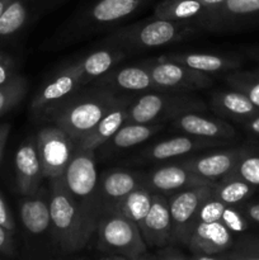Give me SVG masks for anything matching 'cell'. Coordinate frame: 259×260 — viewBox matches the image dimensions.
<instances>
[{"mask_svg": "<svg viewBox=\"0 0 259 260\" xmlns=\"http://www.w3.org/2000/svg\"><path fill=\"white\" fill-rule=\"evenodd\" d=\"M243 127L249 135H251V136L254 137H258L259 139V112L255 114V116L251 117L250 119L244 122Z\"/></svg>", "mask_w": 259, "mask_h": 260, "instance_id": "b9f144b4", "label": "cell"}, {"mask_svg": "<svg viewBox=\"0 0 259 260\" xmlns=\"http://www.w3.org/2000/svg\"><path fill=\"white\" fill-rule=\"evenodd\" d=\"M150 2L151 0H95L76 15L70 30L80 35L107 28L131 17Z\"/></svg>", "mask_w": 259, "mask_h": 260, "instance_id": "ba28073f", "label": "cell"}, {"mask_svg": "<svg viewBox=\"0 0 259 260\" xmlns=\"http://www.w3.org/2000/svg\"><path fill=\"white\" fill-rule=\"evenodd\" d=\"M140 184L139 175L124 169L107 170L99 179V200L102 213L104 211L118 210L127 194Z\"/></svg>", "mask_w": 259, "mask_h": 260, "instance_id": "ffe728a7", "label": "cell"}, {"mask_svg": "<svg viewBox=\"0 0 259 260\" xmlns=\"http://www.w3.org/2000/svg\"><path fill=\"white\" fill-rule=\"evenodd\" d=\"M130 260H152V259H149V258H146V256H144V255H140V256H137V258L130 259Z\"/></svg>", "mask_w": 259, "mask_h": 260, "instance_id": "681fc988", "label": "cell"}, {"mask_svg": "<svg viewBox=\"0 0 259 260\" xmlns=\"http://www.w3.org/2000/svg\"><path fill=\"white\" fill-rule=\"evenodd\" d=\"M211 107L220 116L243 124L259 112L245 94L231 89L217 90L211 96Z\"/></svg>", "mask_w": 259, "mask_h": 260, "instance_id": "d4e9b609", "label": "cell"}, {"mask_svg": "<svg viewBox=\"0 0 259 260\" xmlns=\"http://www.w3.org/2000/svg\"><path fill=\"white\" fill-rule=\"evenodd\" d=\"M101 84L108 86L107 89L124 91H137V93H149L156 91L150 71L142 62L137 65L124 66V68L112 69L109 73L102 76Z\"/></svg>", "mask_w": 259, "mask_h": 260, "instance_id": "cb8c5ba5", "label": "cell"}, {"mask_svg": "<svg viewBox=\"0 0 259 260\" xmlns=\"http://www.w3.org/2000/svg\"><path fill=\"white\" fill-rule=\"evenodd\" d=\"M189 260H221L220 258H215L213 255H206V254H195L190 256Z\"/></svg>", "mask_w": 259, "mask_h": 260, "instance_id": "bcb514c9", "label": "cell"}, {"mask_svg": "<svg viewBox=\"0 0 259 260\" xmlns=\"http://www.w3.org/2000/svg\"><path fill=\"white\" fill-rule=\"evenodd\" d=\"M202 32L197 24L187 20H167L154 18L136 22L117 29L103 41L106 47L124 51H140L163 47L188 40Z\"/></svg>", "mask_w": 259, "mask_h": 260, "instance_id": "7a4b0ae2", "label": "cell"}, {"mask_svg": "<svg viewBox=\"0 0 259 260\" xmlns=\"http://www.w3.org/2000/svg\"><path fill=\"white\" fill-rule=\"evenodd\" d=\"M156 260H189L184 258L183 255H180L178 251L172 250V249H164L161 253L157 254Z\"/></svg>", "mask_w": 259, "mask_h": 260, "instance_id": "7bdbcfd3", "label": "cell"}, {"mask_svg": "<svg viewBox=\"0 0 259 260\" xmlns=\"http://www.w3.org/2000/svg\"><path fill=\"white\" fill-rule=\"evenodd\" d=\"M230 177L239 178L254 187H259V145H245L243 155Z\"/></svg>", "mask_w": 259, "mask_h": 260, "instance_id": "f546056e", "label": "cell"}, {"mask_svg": "<svg viewBox=\"0 0 259 260\" xmlns=\"http://www.w3.org/2000/svg\"><path fill=\"white\" fill-rule=\"evenodd\" d=\"M239 207L249 221L259 225V202H251L248 200L246 202L241 203Z\"/></svg>", "mask_w": 259, "mask_h": 260, "instance_id": "f35d334b", "label": "cell"}, {"mask_svg": "<svg viewBox=\"0 0 259 260\" xmlns=\"http://www.w3.org/2000/svg\"><path fill=\"white\" fill-rule=\"evenodd\" d=\"M212 184L196 185L170 196L168 205L172 217V243L184 244L187 240L201 206L212 194Z\"/></svg>", "mask_w": 259, "mask_h": 260, "instance_id": "30bf717a", "label": "cell"}, {"mask_svg": "<svg viewBox=\"0 0 259 260\" xmlns=\"http://www.w3.org/2000/svg\"><path fill=\"white\" fill-rule=\"evenodd\" d=\"M164 123H124L107 144L114 150L137 146L161 131Z\"/></svg>", "mask_w": 259, "mask_h": 260, "instance_id": "4316f807", "label": "cell"}, {"mask_svg": "<svg viewBox=\"0 0 259 260\" xmlns=\"http://www.w3.org/2000/svg\"><path fill=\"white\" fill-rule=\"evenodd\" d=\"M0 225L7 229V230H9L12 234H14L15 230H17L14 217H13L12 212H10L9 207H8L2 193H0Z\"/></svg>", "mask_w": 259, "mask_h": 260, "instance_id": "8d00e7d4", "label": "cell"}, {"mask_svg": "<svg viewBox=\"0 0 259 260\" xmlns=\"http://www.w3.org/2000/svg\"><path fill=\"white\" fill-rule=\"evenodd\" d=\"M220 222L233 234H243L249 229V220L239 206H226Z\"/></svg>", "mask_w": 259, "mask_h": 260, "instance_id": "d6a6232c", "label": "cell"}, {"mask_svg": "<svg viewBox=\"0 0 259 260\" xmlns=\"http://www.w3.org/2000/svg\"><path fill=\"white\" fill-rule=\"evenodd\" d=\"M28 83L22 75H17L9 83L0 86V117L12 111L24 99Z\"/></svg>", "mask_w": 259, "mask_h": 260, "instance_id": "1f68e13d", "label": "cell"}, {"mask_svg": "<svg viewBox=\"0 0 259 260\" xmlns=\"http://www.w3.org/2000/svg\"><path fill=\"white\" fill-rule=\"evenodd\" d=\"M235 249L259 255V238H255V236H246V238H243L239 241L238 245L235 246Z\"/></svg>", "mask_w": 259, "mask_h": 260, "instance_id": "74e56055", "label": "cell"}, {"mask_svg": "<svg viewBox=\"0 0 259 260\" xmlns=\"http://www.w3.org/2000/svg\"><path fill=\"white\" fill-rule=\"evenodd\" d=\"M140 231L145 244L150 248H163L172 243V217L168 198L159 193H152V205Z\"/></svg>", "mask_w": 259, "mask_h": 260, "instance_id": "ac0fdd59", "label": "cell"}, {"mask_svg": "<svg viewBox=\"0 0 259 260\" xmlns=\"http://www.w3.org/2000/svg\"><path fill=\"white\" fill-rule=\"evenodd\" d=\"M10 131H12V123H9V122L0 123V161H2V157L4 155V150L5 146H7L8 139H9Z\"/></svg>", "mask_w": 259, "mask_h": 260, "instance_id": "60d3db41", "label": "cell"}, {"mask_svg": "<svg viewBox=\"0 0 259 260\" xmlns=\"http://www.w3.org/2000/svg\"><path fill=\"white\" fill-rule=\"evenodd\" d=\"M15 185L22 196H32L40 189L43 179L42 164L35 139L22 142L14 157Z\"/></svg>", "mask_w": 259, "mask_h": 260, "instance_id": "5bb4252c", "label": "cell"}, {"mask_svg": "<svg viewBox=\"0 0 259 260\" xmlns=\"http://www.w3.org/2000/svg\"><path fill=\"white\" fill-rule=\"evenodd\" d=\"M122 98L111 89H95L83 94H73L48 111L56 126L76 144L90 134Z\"/></svg>", "mask_w": 259, "mask_h": 260, "instance_id": "6da1fadb", "label": "cell"}, {"mask_svg": "<svg viewBox=\"0 0 259 260\" xmlns=\"http://www.w3.org/2000/svg\"><path fill=\"white\" fill-rule=\"evenodd\" d=\"M173 127L190 136L221 140L230 142L236 137V129L222 119L202 116L201 113H185L173 119Z\"/></svg>", "mask_w": 259, "mask_h": 260, "instance_id": "d6986e66", "label": "cell"}, {"mask_svg": "<svg viewBox=\"0 0 259 260\" xmlns=\"http://www.w3.org/2000/svg\"><path fill=\"white\" fill-rule=\"evenodd\" d=\"M80 86H83V80L75 62L69 63L56 71L55 75L41 88L33 98L30 108L33 112L48 111L75 94Z\"/></svg>", "mask_w": 259, "mask_h": 260, "instance_id": "4fadbf2b", "label": "cell"}, {"mask_svg": "<svg viewBox=\"0 0 259 260\" xmlns=\"http://www.w3.org/2000/svg\"><path fill=\"white\" fill-rule=\"evenodd\" d=\"M126 57V52L114 47H106L93 51L74 61L83 80V85L102 78L112 70L119 61Z\"/></svg>", "mask_w": 259, "mask_h": 260, "instance_id": "484cf974", "label": "cell"}, {"mask_svg": "<svg viewBox=\"0 0 259 260\" xmlns=\"http://www.w3.org/2000/svg\"><path fill=\"white\" fill-rule=\"evenodd\" d=\"M201 30L238 32L259 25V0H225L195 22Z\"/></svg>", "mask_w": 259, "mask_h": 260, "instance_id": "52a82bcc", "label": "cell"}, {"mask_svg": "<svg viewBox=\"0 0 259 260\" xmlns=\"http://www.w3.org/2000/svg\"><path fill=\"white\" fill-rule=\"evenodd\" d=\"M226 208L225 203L216 200L212 194L202 203L200 211L196 217V223L197 222H216L221 220L223 210ZM195 223V225H196Z\"/></svg>", "mask_w": 259, "mask_h": 260, "instance_id": "836d02e7", "label": "cell"}, {"mask_svg": "<svg viewBox=\"0 0 259 260\" xmlns=\"http://www.w3.org/2000/svg\"><path fill=\"white\" fill-rule=\"evenodd\" d=\"M101 260H130L128 258H124V256H121V255H109V256H106V258L101 259Z\"/></svg>", "mask_w": 259, "mask_h": 260, "instance_id": "7dc6e473", "label": "cell"}, {"mask_svg": "<svg viewBox=\"0 0 259 260\" xmlns=\"http://www.w3.org/2000/svg\"><path fill=\"white\" fill-rule=\"evenodd\" d=\"M61 177L70 194L85 216L86 221L95 230L101 217L102 207L94 151L75 146L70 162Z\"/></svg>", "mask_w": 259, "mask_h": 260, "instance_id": "5b68a950", "label": "cell"}, {"mask_svg": "<svg viewBox=\"0 0 259 260\" xmlns=\"http://www.w3.org/2000/svg\"><path fill=\"white\" fill-rule=\"evenodd\" d=\"M14 234L10 233L5 228L0 225V254L5 256L15 255V241Z\"/></svg>", "mask_w": 259, "mask_h": 260, "instance_id": "d590c367", "label": "cell"}, {"mask_svg": "<svg viewBox=\"0 0 259 260\" xmlns=\"http://www.w3.org/2000/svg\"><path fill=\"white\" fill-rule=\"evenodd\" d=\"M218 258L221 260H259V255L255 254L246 253V251L234 249V250H228L225 253L218 254Z\"/></svg>", "mask_w": 259, "mask_h": 260, "instance_id": "ab89813d", "label": "cell"}, {"mask_svg": "<svg viewBox=\"0 0 259 260\" xmlns=\"http://www.w3.org/2000/svg\"><path fill=\"white\" fill-rule=\"evenodd\" d=\"M149 69L156 91H193L212 84L210 74L193 70L173 61L156 57L142 61Z\"/></svg>", "mask_w": 259, "mask_h": 260, "instance_id": "9c48e42d", "label": "cell"}, {"mask_svg": "<svg viewBox=\"0 0 259 260\" xmlns=\"http://www.w3.org/2000/svg\"><path fill=\"white\" fill-rule=\"evenodd\" d=\"M256 187L239 179L225 175L212 184V196L226 206H240L255 193Z\"/></svg>", "mask_w": 259, "mask_h": 260, "instance_id": "83f0119b", "label": "cell"}, {"mask_svg": "<svg viewBox=\"0 0 259 260\" xmlns=\"http://www.w3.org/2000/svg\"><path fill=\"white\" fill-rule=\"evenodd\" d=\"M197 2H200L202 5H205L206 9H207L206 12H208V10L213 9V8H216V7H218L220 4H222L225 0H197ZM205 13H203V14H205Z\"/></svg>", "mask_w": 259, "mask_h": 260, "instance_id": "ee69618b", "label": "cell"}, {"mask_svg": "<svg viewBox=\"0 0 259 260\" xmlns=\"http://www.w3.org/2000/svg\"><path fill=\"white\" fill-rule=\"evenodd\" d=\"M139 180L151 193H159L163 196H172L179 190L196 185L212 184L208 180L196 175L182 164L157 168L151 172L139 175Z\"/></svg>", "mask_w": 259, "mask_h": 260, "instance_id": "7c38bea8", "label": "cell"}, {"mask_svg": "<svg viewBox=\"0 0 259 260\" xmlns=\"http://www.w3.org/2000/svg\"><path fill=\"white\" fill-rule=\"evenodd\" d=\"M231 89L245 94L251 103L259 108V69L258 70H235L226 76Z\"/></svg>", "mask_w": 259, "mask_h": 260, "instance_id": "4dcf8cb0", "label": "cell"}, {"mask_svg": "<svg viewBox=\"0 0 259 260\" xmlns=\"http://www.w3.org/2000/svg\"><path fill=\"white\" fill-rule=\"evenodd\" d=\"M245 55L248 56L251 60L259 62V47H253V48H246Z\"/></svg>", "mask_w": 259, "mask_h": 260, "instance_id": "f6af8a7d", "label": "cell"}, {"mask_svg": "<svg viewBox=\"0 0 259 260\" xmlns=\"http://www.w3.org/2000/svg\"><path fill=\"white\" fill-rule=\"evenodd\" d=\"M151 205L152 193L140 183L130 194L124 197V200L122 201L117 211L123 213L127 218L134 221L140 228V225L144 222L145 217L149 213Z\"/></svg>", "mask_w": 259, "mask_h": 260, "instance_id": "f1b7e54d", "label": "cell"}, {"mask_svg": "<svg viewBox=\"0 0 259 260\" xmlns=\"http://www.w3.org/2000/svg\"><path fill=\"white\" fill-rule=\"evenodd\" d=\"M228 142L221 141V140H210L202 139V137H196L187 135V136H177L172 139L164 140L152 146L147 147L142 156L149 160H168L173 157L183 156L185 154L196 151V150L208 149V147L223 146Z\"/></svg>", "mask_w": 259, "mask_h": 260, "instance_id": "7402d4cb", "label": "cell"}, {"mask_svg": "<svg viewBox=\"0 0 259 260\" xmlns=\"http://www.w3.org/2000/svg\"><path fill=\"white\" fill-rule=\"evenodd\" d=\"M98 249L112 255L134 259L146 253L140 228L117 210L104 211L95 229Z\"/></svg>", "mask_w": 259, "mask_h": 260, "instance_id": "8992f818", "label": "cell"}, {"mask_svg": "<svg viewBox=\"0 0 259 260\" xmlns=\"http://www.w3.org/2000/svg\"><path fill=\"white\" fill-rule=\"evenodd\" d=\"M159 57L210 75L218 73H231L240 69L244 63V58L236 53L173 52L165 53Z\"/></svg>", "mask_w": 259, "mask_h": 260, "instance_id": "e0dca14e", "label": "cell"}, {"mask_svg": "<svg viewBox=\"0 0 259 260\" xmlns=\"http://www.w3.org/2000/svg\"><path fill=\"white\" fill-rule=\"evenodd\" d=\"M245 146L233 147L222 151L211 152L205 156L190 157L183 160L180 164L198 177L215 183L225 175L230 174L243 155Z\"/></svg>", "mask_w": 259, "mask_h": 260, "instance_id": "2e32d148", "label": "cell"}, {"mask_svg": "<svg viewBox=\"0 0 259 260\" xmlns=\"http://www.w3.org/2000/svg\"><path fill=\"white\" fill-rule=\"evenodd\" d=\"M132 99L123 96L93 128L90 134L76 142V147L83 150L95 151L102 145L107 144L113 137V135L126 123L127 111Z\"/></svg>", "mask_w": 259, "mask_h": 260, "instance_id": "603a6c76", "label": "cell"}, {"mask_svg": "<svg viewBox=\"0 0 259 260\" xmlns=\"http://www.w3.org/2000/svg\"><path fill=\"white\" fill-rule=\"evenodd\" d=\"M184 245L195 254L218 255L233 248L234 236L220 221L197 222Z\"/></svg>", "mask_w": 259, "mask_h": 260, "instance_id": "9a60e30c", "label": "cell"}, {"mask_svg": "<svg viewBox=\"0 0 259 260\" xmlns=\"http://www.w3.org/2000/svg\"><path fill=\"white\" fill-rule=\"evenodd\" d=\"M205 111V102L188 91H149L131 102L126 123H164L182 114Z\"/></svg>", "mask_w": 259, "mask_h": 260, "instance_id": "277c9868", "label": "cell"}, {"mask_svg": "<svg viewBox=\"0 0 259 260\" xmlns=\"http://www.w3.org/2000/svg\"><path fill=\"white\" fill-rule=\"evenodd\" d=\"M50 215L51 233L63 253L81 250L95 234L69 192L62 177L51 179Z\"/></svg>", "mask_w": 259, "mask_h": 260, "instance_id": "3957f363", "label": "cell"}, {"mask_svg": "<svg viewBox=\"0 0 259 260\" xmlns=\"http://www.w3.org/2000/svg\"><path fill=\"white\" fill-rule=\"evenodd\" d=\"M10 2H12V0H0V15L3 14V12H4L5 8L9 5Z\"/></svg>", "mask_w": 259, "mask_h": 260, "instance_id": "c3c4849f", "label": "cell"}, {"mask_svg": "<svg viewBox=\"0 0 259 260\" xmlns=\"http://www.w3.org/2000/svg\"><path fill=\"white\" fill-rule=\"evenodd\" d=\"M17 75V66L12 56L0 51V86L9 83Z\"/></svg>", "mask_w": 259, "mask_h": 260, "instance_id": "e575fe53", "label": "cell"}, {"mask_svg": "<svg viewBox=\"0 0 259 260\" xmlns=\"http://www.w3.org/2000/svg\"><path fill=\"white\" fill-rule=\"evenodd\" d=\"M20 222L25 233L40 236L51 230L50 190L38 189L32 196H23L19 202Z\"/></svg>", "mask_w": 259, "mask_h": 260, "instance_id": "44dd1931", "label": "cell"}, {"mask_svg": "<svg viewBox=\"0 0 259 260\" xmlns=\"http://www.w3.org/2000/svg\"><path fill=\"white\" fill-rule=\"evenodd\" d=\"M43 178L51 180L61 177L70 162L75 142L57 126L43 127L36 134Z\"/></svg>", "mask_w": 259, "mask_h": 260, "instance_id": "8fae6325", "label": "cell"}]
</instances>
